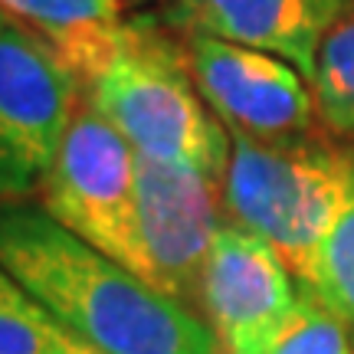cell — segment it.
<instances>
[{"mask_svg":"<svg viewBox=\"0 0 354 354\" xmlns=\"http://www.w3.org/2000/svg\"><path fill=\"white\" fill-rule=\"evenodd\" d=\"M0 266L102 354H223L201 312L145 286L43 207H0Z\"/></svg>","mask_w":354,"mask_h":354,"instance_id":"6da1fadb","label":"cell"},{"mask_svg":"<svg viewBox=\"0 0 354 354\" xmlns=\"http://www.w3.org/2000/svg\"><path fill=\"white\" fill-rule=\"evenodd\" d=\"M82 99L135 148V154L227 177L230 131L216 118L177 46L151 20L122 24L73 56Z\"/></svg>","mask_w":354,"mask_h":354,"instance_id":"7a4b0ae2","label":"cell"},{"mask_svg":"<svg viewBox=\"0 0 354 354\" xmlns=\"http://www.w3.org/2000/svg\"><path fill=\"white\" fill-rule=\"evenodd\" d=\"M351 145L325 131L259 141L230 135L223 203L236 227L256 233L305 282L348 194Z\"/></svg>","mask_w":354,"mask_h":354,"instance_id":"3957f363","label":"cell"},{"mask_svg":"<svg viewBox=\"0 0 354 354\" xmlns=\"http://www.w3.org/2000/svg\"><path fill=\"white\" fill-rule=\"evenodd\" d=\"M223 177L135 154V250L128 272L197 312L203 266L227 223Z\"/></svg>","mask_w":354,"mask_h":354,"instance_id":"277c9868","label":"cell"},{"mask_svg":"<svg viewBox=\"0 0 354 354\" xmlns=\"http://www.w3.org/2000/svg\"><path fill=\"white\" fill-rule=\"evenodd\" d=\"M82 92L37 33L0 26V201L43 190Z\"/></svg>","mask_w":354,"mask_h":354,"instance_id":"5b68a950","label":"cell"},{"mask_svg":"<svg viewBox=\"0 0 354 354\" xmlns=\"http://www.w3.org/2000/svg\"><path fill=\"white\" fill-rule=\"evenodd\" d=\"M39 197L59 227L128 269L135 250V148L86 99Z\"/></svg>","mask_w":354,"mask_h":354,"instance_id":"8992f818","label":"cell"},{"mask_svg":"<svg viewBox=\"0 0 354 354\" xmlns=\"http://www.w3.org/2000/svg\"><path fill=\"white\" fill-rule=\"evenodd\" d=\"M184 63L201 99L230 135L282 141L322 131L308 79L272 53L190 33Z\"/></svg>","mask_w":354,"mask_h":354,"instance_id":"52a82bcc","label":"cell"},{"mask_svg":"<svg viewBox=\"0 0 354 354\" xmlns=\"http://www.w3.org/2000/svg\"><path fill=\"white\" fill-rule=\"evenodd\" d=\"M299 302V286L256 233L227 220L201 279L197 312L223 354H266L279 325Z\"/></svg>","mask_w":354,"mask_h":354,"instance_id":"ba28073f","label":"cell"},{"mask_svg":"<svg viewBox=\"0 0 354 354\" xmlns=\"http://www.w3.org/2000/svg\"><path fill=\"white\" fill-rule=\"evenodd\" d=\"M344 10V0H177L165 24L272 53L312 82L318 46Z\"/></svg>","mask_w":354,"mask_h":354,"instance_id":"9c48e42d","label":"cell"},{"mask_svg":"<svg viewBox=\"0 0 354 354\" xmlns=\"http://www.w3.org/2000/svg\"><path fill=\"white\" fill-rule=\"evenodd\" d=\"M17 26L50 43L63 66L122 24L125 0H0Z\"/></svg>","mask_w":354,"mask_h":354,"instance_id":"30bf717a","label":"cell"},{"mask_svg":"<svg viewBox=\"0 0 354 354\" xmlns=\"http://www.w3.org/2000/svg\"><path fill=\"white\" fill-rule=\"evenodd\" d=\"M0 354H102L0 266Z\"/></svg>","mask_w":354,"mask_h":354,"instance_id":"8fae6325","label":"cell"},{"mask_svg":"<svg viewBox=\"0 0 354 354\" xmlns=\"http://www.w3.org/2000/svg\"><path fill=\"white\" fill-rule=\"evenodd\" d=\"M308 86L322 131L354 141V10H344L325 33Z\"/></svg>","mask_w":354,"mask_h":354,"instance_id":"7c38bea8","label":"cell"},{"mask_svg":"<svg viewBox=\"0 0 354 354\" xmlns=\"http://www.w3.org/2000/svg\"><path fill=\"white\" fill-rule=\"evenodd\" d=\"M299 286H305L322 305H328L354 331V145L344 203L331 223L325 243H322V250H318L312 272Z\"/></svg>","mask_w":354,"mask_h":354,"instance_id":"4fadbf2b","label":"cell"},{"mask_svg":"<svg viewBox=\"0 0 354 354\" xmlns=\"http://www.w3.org/2000/svg\"><path fill=\"white\" fill-rule=\"evenodd\" d=\"M266 354H354V338L328 305L299 286V302L272 335Z\"/></svg>","mask_w":354,"mask_h":354,"instance_id":"5bb4252c","label":"cell"},{"mask_svg":"<svg viewBox=\"0 0 354 354\" xmlns=\"http://www.w3.org/2000/svg\"><path fill=\"white\" fill-rule=\"evenodd\" d=\"M125 3H135V7H141V3H177V0H125Z\"/></svg>","mask_w":354,"mask_h":354,"instance_id":"9a60e30c","label":"cell"},{"mask_svg":"<svg viewBox=\"0 0 354 354\" xmlns=\"http://www.w3.org/2000/svg\"><path fill=\"white\" fill-rule=\"evenodd\" d=\"M3 24H10V17H7V13L0 10V26H3Z\"/></svg>","mask_w":354,"mask_h":354,"instance_id":"2e32d148","label":"cell"}]
</instances>
